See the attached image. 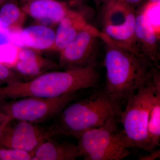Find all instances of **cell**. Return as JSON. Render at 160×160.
<instances>
[{"mask_svg":"<svg viewBox=\"0 0 160 160\" xmlns=\"http://www.w3.org/2000/svg\"><path fill=\"white\" fill-rule=\"evenodd\" d=\"M100 38L106 45V82L104 91L112 99L121 104L145 83L153 63L146 57L115 45L101 32Z\"/></svg>","mask_w":160,"mask_h":160,"instance_id":"1","label":"cell"},{"mask_svg":"<svg viewBox=\"0 0 160 160\" xmlns=\"http://www.w3.org/2000/svg\"><path fill=\"white\" fill-rule=\"evenodd\" d=\"M95 64L81 69L49 71L27 82L18 81L0 87L4 99L34 97L55 98L96 86L99 76Z\"/></svg>","mask_w":160,"mask_h":160,"instance_id":"2","label":"cell"},{"mask_svg":"<svg viewBox=\"0 0 160 160\" xmlns=\"http://www.w3.org/2000/svg\"><path fill=\"white\" fill-rule=\"evenodd\" d=\"M121 104L112 99L104 90L68 105L50 126L52 137H70L78 139L83 133L103 126L112 117L119 118Z\"/></svg>","mask_w":160,"mask_h":160,"instance_id":"3","label":"cell"},{"mask_svg":"<svg viewBox=\"0 0 160 160\" xmlns=\"http://www.w3.org/2000/svg\"><path fill=\"white\" fill-rule=\"evenodd\" d=\"M160 84L159 72L152 68L145 83L128 98L126 108L120 115L123 131L133 148L150 152L148 118L155 90Z\"/></svg>","mask_w":160,"mask_h":160,"instance_id":"4","label":"cell"},{"mask_svg":"<svg viewBox=\"0 0 160 160\" xmlns=\"http://www.w3.org/2000/svg\"><path fill=\"white\" fill-rule=\"evenodd\" d=\"M110 118L103 126L88 130L78 138L81 157L85 160H121L129 156L133 148L117 119Z\"/></svg>","mask_w":160,"mask_h":160,"instance_id":"5","label":"cell"},{"mask_svg":"<svg viewBox=\"0 0 160 160\" xmlns=\"http://www.w3.org/2000/svg\"><path fill=\"white\" fill-rule=\"evenodd\" d=\"M102 1L101 32L115 45L143 56L135 36L136 12L134 7L125 0Z\"/></svg>","mask_w":160,"mask_h":160,"instance_id":"6","label":"cell"},{"mask_svg":"<svg viewBox=\"0 0 160 160\" xmlns=\"http://www.w3.org/2000/svg\"><path fill=\"white\" fill-rule=\"evenodd\" d=\"M76 93L59 97L42 98L27 97L0 103V111L12 121H24L39 123L58 115L75 98Z\"/></svg>","mask_w":160,"mask_h":160,"instance_id":"7","label":"cell"},{"mask_svg":"<svg viewBox=\"0 0 160 160\" xmlns=\"http://www.w3.org/2000/svg\"><path fill=\"white\" fill-rule=\"evenodd\" d=\"M101 32L88 24L60 52L59 67L65 70L81 69L95 64V53Z\"/></svg>","mask_w":160,"mask_h":160,"instance_id":"8","label":"cell"},{"mask_svg":"<svg viewBox=\"0 0 160 160\" xmlns=\"http://www.w3.org/2000/svg\"><path fill=\"white\" fill-rule=\"evenodd\" d=\"M11 121L0 138V146L30 152L52 137L50 127L24 121Z\"/></svg>","mask_w":160,"mask_h":160,"instance_id":"9","label":"cell"},{"mask_svg":"<svg viewBox=\"0 0 160 160\" xmlns=\"http://www.w3.org/2000/svg\"><path fill=\"white\" fill-rule=\"evenodd\" d=\"M22 82H27L59 68L52 60L42 56L39 52L28 47L18 48L14 61L9 66Z\"/></svg>","mask_w":160,"mask_h":160,"instance_id":"10","label":"cell"},{"mask_svg":"<svg viewBox=\"0 0 160 160\" xmlns=\"http://www.w3.org/2000/svg\"><path fill=\"white\" fill-rule=\"evenodd\" d=\"M134 32L140 53L151 60L157 68H159L157 32L144 9L136 12Z\"/></svg>","mask_w":160,"mask_h":160,"instance_id":"11","label":"cell"},{"mask_svg":"<svg viewBox=\"0 0 160 160\" xmlns=\"http://www.w3.org/2000/svg\"><path fill=\"white\" fill-rule=\"evenodd\" d=\"M21 8L26 14L47 26L58 25L69 9L66 3L58 0L27 1Z\"/></svg>","mask_w":160,"mask_h":160,"instance_id":"12","label":"cell"},{"mask_svg":"<svg viewBox=\"0 0 160 160\" xmlns=\"http://www.w3.org/2000/svg\"><path fill=\"white\" fill-rule=\"evenodd\" d=\"M88 24L79 12L68 9L58 24L55 42L52 50L62 51Z\"/></svg>","mask_w":160,"mask_h":160,"instance_id":"13","label":"cell"},{"mask_svg":"<svg viewBox=\"0 0 160 160\" xmlns=\"http://www.w3.org/2000/svg\"><path fill=\"white\" fill-rule=\"evenodd\" d=\"M81 157L77 145L50 138L38 146L32 160H74Z\"/></svg>","mask_w":160,"mask_h":160,"instance_id":"14","label":"cell"},{"mask_svg":"<svg viewBox=\"0 0 160 160\" xmlns=\"http://www.w3.org/2000/svg\"><path fill=\"white\" fill-rule=\"evenodd\" d=\"M20 38L27 47L36 51L52 50L55 42L56 33L48 26L34 25L23 29Z\"/></svg>","mask_w":160,"mask_h":160,"instance_id":"15","label":"cell"},{"mask_svg":"<svg viewBox=\"0 0 160 160\" xmlns=\"http://www.w3.org/2000/svg\"><path fill=\"white\" fill-rule=\"evenodd\" d=\"M26 15L16 4L6 3L0 9V27L9 31L22 30L26 21Z\"/></svg>","mask_w":160,"mask_h":160,"instance_id":"16","label":"cell"},{"mask_svg":"<svg viewBox=\"0 0 160 160\" xmlns=\"http://www.w3.org/2000/svg\"><path fill=\"white\" fill-rule=\"evenodd\" d=\"M147 131L151 152L160 145V84L155 90L148 118Z\"/></svg>","mask_w":160,"mask_h":160,"instance_id":"17","label":"cell"},{"mask_svg":"<svg viewBox=\"0 0 160 160\" xmlns=\"http://www.w3.org/2000/svg\"><path fill=\"white\" fill-rule=\"evenodd\" d=\"M32 156L27 152L0 146V160H30Z\"/></svg>","mask_w":160,"mask_h":160,"instance_id":"18","label":"cell"},{"mask_svg":"<svg viewBox=\"0 0 160 160\" xmlns=\"http://www.w3.org/2000/svg\"><path fill=\"white\" fill-rule=\"evenodd\" d=\"M21 81L19 78L9 66L0 62V84L6 85Z\"/></svg>","mask_w":160,"mask_h":160,"instance_id":"19","label":"cell"},{"mask_svg":"<svg viewBox=\"0 0 160 160\" xmlns=\"http://www.w3.org/2000/svg\"><path fill=\"white\" fill-rule=\"evenodd\" d=\"M11 121L9 117L0 111V138Z\"/></svg>","mask_w":160,"mask_h":160,"instance_id":"20","label":"cell"},{"mask_svg":"<svg viewBox=\"0 0 160 160\" xmlns=\"http://www.w3.org/2000/svg\"><path fill=\"white\" fill-rule=\"evenodd\" d=\"M150 154L148 155L140 157L138 158L139 160H154L157 158H160V150H153L151 152Z\"/></svg>","mask_w":160,"mask_h":160,"instance_id":"21","label":"cell"},{"mask_svg":"<svg viewBox=\"0 0 160 160\" xmlns=\"http://www.w3.org/2000/svg\"><path fill=\"white\" fill-rule=\"evenodd\" d=\"M125 1L130 6L134 8L136 6H137L138 4H139L142 0H125Z\"/></svg>","mask_w":160,"mask_h":160,"instance_id":"22","label":"cell"},{"mask_svg":"<svg viewBox=\"0 0 160 160\" xmlns=\"http://www.w3.org/2000/svg\"><path fill=\"white\" fill-rule=\"evenodd\" d=\"M86 0H71L70 2V5L71 6H77L82 4L83 2H85Z\"/></svg>","mask_w":160,"mask_h":160,"instance_id":"23","label":"cell"},{"mask_svg":"<svg viewBox=\"0 0 160 160\" xmlns=\"http://www.w3.org/2000/svg\"><path fill=\"white\" fill-rule=\"evenodd\" d=\"M148 1L149 5H156L160 2V0H148Z\"/></svg>","mask_w":160,"mask_h":160,"instance_id":"24","label":"cell"},{"mask_svg":"<svg viewBox=\"0 0 160 160\" xmlns=\"http://www.w3.org/2000/svg\"><path fill=\"white\" fill-rule=\"evenodd\" d=\"M5 99H4L3 98L1 97H0V103H2V102H3V101H5Z\"/></svg>","mask_w":160,"mask_h":160,"instance_id":"25","label":"cell"},{"mask_svg":"<svg viewBox=\"0 0 160 160\" xmlns=\"http://www.w3.org/2000/svg\"><path fill=\"white\" fill-rule=\"evenodd\" d=\"M5 1V0H0V5H1V4H2L4 2V1Z\"/></svg>","mask_w":160,"mask_h":160,"instance_id":"26","label":"cell"},{"mask_svg":"<svg viewBox=\"0 0 160 160\" xmlns=\"http://www.w3.org/2000/svg\"><path fill=\"white\" fill-rule=\"evenodd\" d=\"M27 1H35V0H27Z\"/></svg>","mask_w":160,"mask_h":160,"instance_id":"27","label":"cell"}]
</instances>
